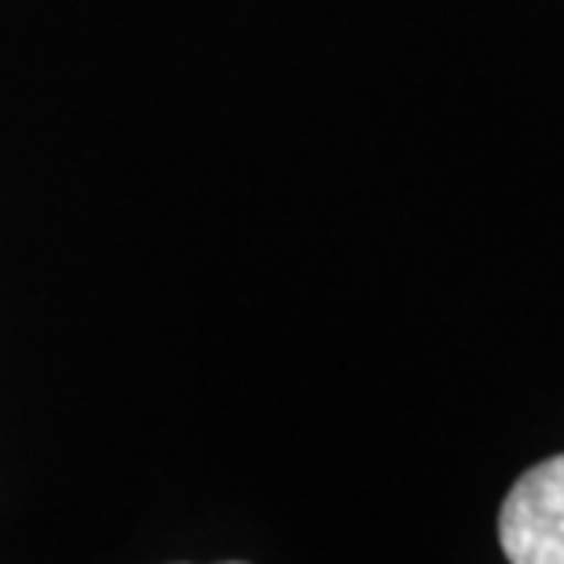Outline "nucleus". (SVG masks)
<instances>
[{"label":"nucleus","mask_w":564,"mask_h":564,"mask_svg":"<svg viewBox=\"0 0 564 564\" xmlns=\"http://www.w3.org/2000/svg\"><path fill=\"white\" fill-rule=\"evenodd\" d=\"M499 543L513 564H564V455L539 462L510 488Z\"/></svg>","instance_id":"obj_1"}]
</instances>
